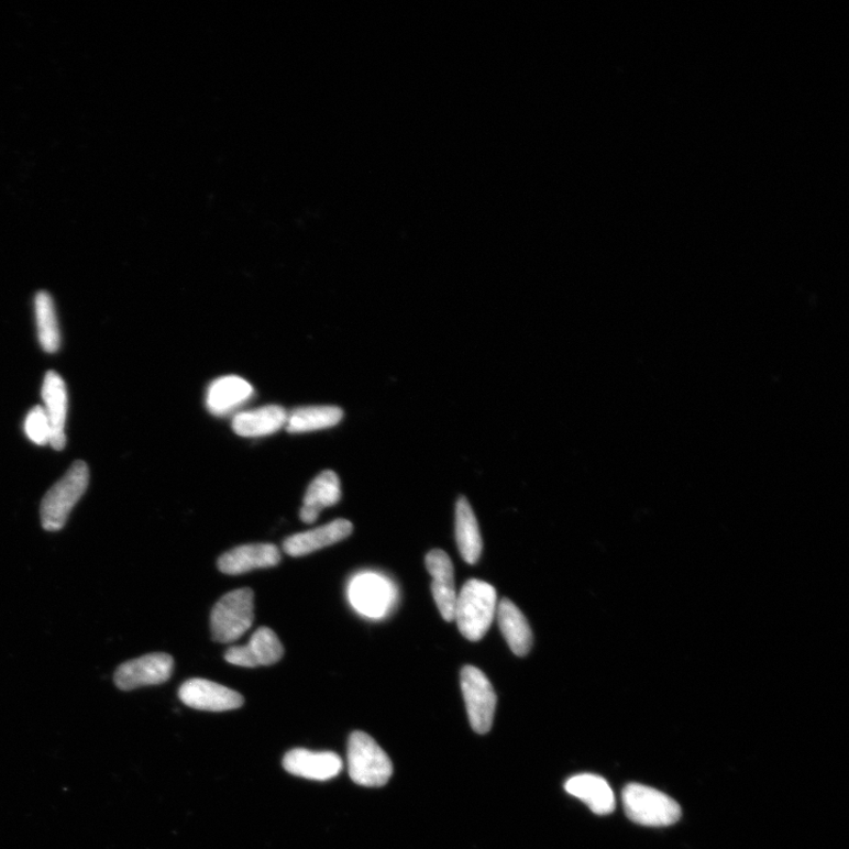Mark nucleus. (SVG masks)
<instances>
[{
  "label": "nucleus",
  "instance_id": "nucleus-1",
  "mask_svg": "<svg viewBox=\"0 0 849 849\" xmlns=\"http://www.w3.org/2000/svg\"><path fill=\"white\" fill-rule=\"evenodd\" d=\"M497 592L492 584L470 580L456 595L454 620L471 642H478L492 627L497 613Z\"/></svg>",
  "mask_w": 849,
  "mask_h": 849
},
{
  "label": "nucleus",
  "instance_id": "nucleus-2",
  "mask_svg": "<svg viewBox=\"0 0 849 849\" xmlns=\"http://www.w3.org/2000/svg\"><path fill=\"white\" fill-rule=\"evenodd\" d=\"M89 481L88 464L78 461L48 489L41 504L42 527L45 531H59L67 525L76 504L86 494Z\"/></svg>",
  "mask_w": 849,
  "mask_h": 849
},
{
  "label": "nucleus",
  "instance_id": "nucleus-3",
  "mask_svg": "<svg viewBox=\"0 0 849 849\" xmlns=\"http://www.w3.org/2000/svg\"><path fill=\"white\" fill-rule=\"evenodd\" d=\"M349 772L364 787H383L394 773V765L381 746L368 734L354 731L349 740Z\"/></svg>",
  "mask_w": 849,
  "mask_h": 849
},
{
  "label": "nucleus",
  "instance_id": "nucleus-4",
  "mask_svg": "<svg viewBox=\"0 0 849 849\" xmlns=\"http://www.w3.org/2000/svg\"><path fill=\"white\" fill-rule=\"evenodd\" d=\"M254 622V593L249 587L225 594L212 608L210 628L212 640L235 642Z\"/></svg>",
  "mask_w": 849,
  "mask_h": 849
},
{
  "label": "nucleus",
  "instance_id": "nucleus-5",
  "mask_svg": "<svg viewBox=\"0 0 849 849\" xmlns=\"http://www.w3.org/2000/svg\"><path fill=\"white\" fill-rule=\"evenodd\" d=\"M628 818L648 827H668L681 818V807L671 796L639 783H630L624 793Z\"/></svg>",
  "mask_w": 849,
  "mask_h": 849
},
{
  "label": "nucleus",
  "instance_id": "nucleus-6",
  "mask_svg": "<svg viewBox=\"0 0 849 849\" xmlns=\"http://www.w3.org/2000/svg\"><path fill=\"white\" fill-rule=\"evenodd\" d=\"M462 692L470 724L478 734L492 730L497 706V695L492 682L481 669L466 665L461 673Z\"/></svg>",
  "mask_w": 849,
  "mask_h": 849
},
{
  "label": "nucleus",
  "instance_id": "nucleus-7",
  "mask_svg": "<svg viewBox=\"0 0 849 849\" xmlns=\"http://www.w3.org/2000/svg\"><path fill=\"white\" fill-rule=\"evenodd\" d=\"M174 671V659L163 652L128 661L118 668L115 683L121 691H134L146 685L167 682Z\"/></svg>",
  "mask_w": 849,
  "mask_h": 849
},
{
  "label": "nucleus",
  "instance_id": "nucleus-8",
  "mask_svg": "<svg viewBox=\"0 0 849 849\" xmlns=\"http://www.w3.org/2000/svg\"><path fill=\"white\" fill-rule=\"evenodd\" d=\"M178 696L189 708L205 712L234 710L244 704L239 693L205 679L188 680L179 688Z\"/></svg>",
  "mask_w": 849,
  "mask_h": 849
},
{
  "label": "nucleus",
  "instance_id": "nucleus-9",
  "mask_svg": "<svg viewBox=\"0 0 849 849\" xmlns=\"http://www.w3.org/2000/svg\"><path fill=\"white\" fill-rule=\"evenodd\" d=\"M352 606L368 617L387 614L396 600V591L386 578L366 574L357 576L350 586Z\"/></svg>",
  "mask_w": 849,
  "mask_h": 849
},
{
  "label": "nucleus",
  "instance_id": "nucleus-10",
  "mask_svg": "<svg viewBox=\"0 0 849 849\" xmlns=\"http://www.w3.org/2000/svg\"><path fill=\"white\" fill-rule=\"evenodd\" d=\"M284 654L285 649L279 637L272 629L263 627L253 633L247 646L228 649L224 660L238 666L256 668L275 664L284 658Z\"/></svg>",
  "mask_w": 849,
  "mask_h": 849
},
{
  "label": "nucleus",
  "instance_id": "nucleus-11",
  "mask_svg": "<svg viewBox=\"0 0 849 849\" xmlns=\"http://www.w3.org/2000/svg\"><path fill=\"white\" fill-rule=\"evenodd\" d=\"M44 412L51 428V444L56 451H62L67 444L65 423L68 415V390L60 375L48 371L42 386Z\"/></svg>",
  "mask_w": 849,
  "mask_h": 849
},
{
  "label": "nucleus",
  "instance_id": "nucleus-12",
  "mask_svg": "<svg viewBox=\"0 0 849 849\" xmlns=\"http://www.w3.org/2000/svg\"><path fill=\"white\" fill-rule=\"evenodd\" d=\"M282 562V553L274 544L258 543L234 548L222 554L218 566L222 574L242 575L255 569L276 566Z\"/></svg>",
  "mask_w": 849,
  "mask_h": 849
},
{
  "label": "nucleus",
  "instance_id": "nucleus-13",
  "mask_svg": "<svg viewBox=\"0 0 849 849\" xmlns=\"http://www.w3.org/2000/svg\"><path fill=\"white\" fill-rule=\"evenodd\" d=\"M285 770L296 776L315 781H329L337 778L344 763L332 752H312L307 749H293L284 759Z\"/></svg>",
  "mask_w": 849,
  "mask_h": 849
},
{
  "label": "nucleus",
  "instance_id": "nucleus-14",
  "mask_svg": "<svg viewBox=\"0 0 849 849\" xmlns=\"http://www.w3.org/2000/svg\"><path fill=\"white\" fill-rule=\"evenodd\" d=\"M427 567L432 577L431 591L440 615L452 622L456 593L454 569L449 554L443 550H432L427 556Z\"/></svg>",
  "mask_w": 849,
  "mask_h": 849
},
{
  "label": "nucleus",
  "instance_id": "nucleus-15",
  "mask_svg": "<svg viewBox=\"0 0 849 849\" xmlns=\"http://www.w3.org/2000/svg\"><path fill=\"white\" fill-rule=\"evenodd\" d=\"M353 532L348 519H335L315 530L293 534L284 542V551L291 558H302L323 548L346 540Z\"/></svg>",
  "mask_w": 849,
  "mask_h": 849
},
{
  "label": "nucleus",
  "instance_id": "nucleus-16",
  "mask_svg": "<svg viewBox=\"0 0 849 849\" xmlns=\"http://www.w3.org/2000/svg\"><path fill=\"white\" fill-rule=\"evenodd\" d=\"M253 386L238 375H227L208 388L207 407L214 416L230 415L253 396Z\"/></svg>",
  "mask_w": 849,
  "mask_h": 849
},
{
  "label": "nucleus",
  "instance_id": "nucleus-17",
  "mask_svg": "<svg viewBox=\"0 0 849 849\" xmlns=\"http://www.w3.org/2000/svg\"><path fill=\"white\" fill-rule=\"evenodd\" d=\"M565 791L587 805L595 814L608 815L616 808V798L609 783L594 774H581L565 782Z\"/></svg>",
  "mask_w": 849,
  "mask_h": 849
},
{
  "label": "nucleus",
  "instance_id": "nucleus-18",
  "mask_svg": "<svg viewBox=\"0 0 849 849\" xmlns=\"http://www.w3.org/2000/svg\"><path fill=\"white\" fill-rule=\"evenodd\" d=\"M496 615L504 639L514 654L519 658L528 655L533 636L526 616L508 598L500 600Z\"/></svg>",
  "mask_w": 849,
  "mask_h": 849
},
{
  "label": "nucleus",
  "instance_id": "nucleus-19",
  "mask_svg": "<svg viewBox=\"0 0 849 849\" xmlns=\"http://www.w3.org/2000/svg\"><path fill=\"white\" fill-rule=\"evenodd\" d=\"M341 499V484L333 471H323L309 484L300 510V519L306 525H313L322 510L331 508Z\"/></svg>",
  "mask_w": 849,
  "mask_h": 849
},
{
  "label": "nucleus",
  "instance_id": "nucleus-20",
  "mask_svg": "<svg viewBox=\"0 0 849 849\" xmlns=\"http://www.w3.org/2000/svg\"><path fill=\"white\" fill-rule=\"evenodd\" d=\"M455 538L463 560L471 565L477 564L483 540L476 515L465 497H461L455 505Z\"/></svg>",
  "mask_w": 849,
  "mask_h": 849
},
{
  "label": "nucleus",
  "instance_id": "nucleus-21",
  "mask_svg": "<svg viewBox=\"0 0 849 849\" xmlns=\"http://www.w3.org/2000/svg\"><path fill=\"white\" fill-rule=\"evenodd\" d=\"M287 415L282 406L260 407L257 410L236 415L233 419V430L246 438L269 435L286 427Z\"/></svg>",
  "mask_w": 849,
  "mask_h": 849
},
{
  "label": "nucleus",
  "instance_id": "nucleus-22",
  "mask_svg": "<svg viewBox=\"0 0 849 849\" xmlns=\"http://www.w3.org/2000/svg\"><path fill=\"white\" fill-rule=\"evenodd\" d=\"M344 412L337 406H312L298 408L287 415L286 429L290 433H306L335 427Z\"/></svg>",
  "mask_w": 849,
  "mask_h": 849
},
{
  "label": "nucleus",
  "instance_id": "nucleus-23",
  "mask_svg": "<svg viewBox=\"0 0 849 849\" xmlns=\"http://www.w3.org/2000/svg\"><path fill=\"white\" fill-rule=\"evenodd\" d=\"M35 313L42 349L46 353H56L60 346V332L54 300L47 291L36 294Z\"/></svg>",
  "mask_w": 849,
  "mask_h": 849
},
{
  "label": "nucleus",
  "instance_id": "nucleus-24",
  "mask_svg": "<svg viewBox=\"0 0 849 849\" xmlns=\"http://www.w3.org/2000/svg\"><path fill=\"white\" fill-rule=\"evenodd\" d=\"M24 430L32 443L41 446L51 444V428L43 406H35L27 414Z\"/></svg>",
  "mask_w": 849,
  "mask_h": 849
}]
</instances>
